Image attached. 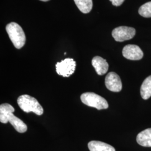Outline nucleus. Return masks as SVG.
<instances>
[{"instance_id": "obj_10", "label": "nucleus", "mask_w": 151, "mask_h": 151, "mask_svg": "<svg viewBox=\"0 0 151 151\" xmlns=\"http://www.w3.org/2000/svg\"><path fill=\"white\" fill-rule=\"evenodd\" d=\"M137 143L143 147H151V128H148L140 132L137 137Z\"/></svg>"}, {"instance_id": "obj_13", "label": "nucleus", "mask_w": 151, "mask_h": 151, "mask_svg": "<svg viewBox=\"0 0 151 151\" xmlns=\"http://www.w3.org/2000/svg\"><path fill=\"white\" fill-rule=\"evenodd\" d=\"M140 95L143 99L147 100L151 96V76L143 81L140 87Z\"/></svg>"}, {"instance_id": "obj_15", "label": "nucleus", "mask_w": 151, "mask_h": 151, "mask_svg": "<svg viewBox=\"0 0 151 151\" xmlns=\"http://www.w3.org/2000/svg\"><path fill=\"white\" fill-rule=\"evenodd\" d=\"M138 12L144 17H151V1L140 6Z\"/></svg>"}, {"instance_id": "obj_1", "label": "nucleus", "mask_w": 151, "mask_h": 151, "mask_svg": "<svg viewBox=\"0 0 151 151\" xmlns=\"http://www.w3.org/2000/svg\"><path fill=\"white\" fill-rule=\"evenodd\" d=\"M17 102L20 109L25 113L32 112L38 115L43 114V107L35 98L31 96L22 95L18 97Z\"/></svg>"}, {"instance_id": "obj_7", "label": "nucleus", "mask_w": 151, "mask_h": 151, "mask_svg": "<svg viewBox=\"0 0 151 151\" xmlns=\"http://www.w3.org/2000/svg\"><path fill=\"white\" fill-rule=\"evenodd\" d=\"M123 55L128 60H137L143 57V53L141 49L136 45L128 44L125 45L123 49Z\"/></svg>"}, {"instance_id": "obj_17", "label": "nucleus", "mask_w": 151, "mask_h": 151, "mask_svg": "<svg viewBox=\"0 0 151 151\" xmlns=\"http://www.w3.org/2000/svg\"><path fill=\"white\" fill-rule=\"evenodd\" d=\"M40 1H44V2H46V1H48L49 0H40Z\"/></svg>"}, {"instance_id": "obj_16", "label": "nucleus", "mask_w": 151, "mask_h": 151, "mask_svg": "<svg viewBox=\"0 0 151 151\" xmlns=\"http://www.w3.org/2000/svg\"><path fill=\"white\" fill-rule=\"evenodd\" d=\"M112 4L115 6H119L121 5L124 2L125 0H110Z\"/></svg>"}, {"instance_id": "obj_2", "label": "nucleus", "mask_w": 151, "mask_h": 151, "mask_svg": "<svg viewBox=\"0 0 151 151\" xmlns=\"http://www.w3.org/2000/svg\"><path fill=\"white\" fill-rule=\"evenodd\" d=\"M6 29L15 47L22 48L26 42L25 35L22 27L16 22H12L6 25Z\"/></svg>"}, {"instance_id": "obj_9", "label": "nucleus", "mask_w": 151, "mask_h": 151, "mask_svg": "<svg viewBox=\"0 0 151 151\" xmlns=\"http://www.w3.org/2000/svg\"><path fill=\"white\" fill-rule=\"evenodd\" d=\"M88 147L90 151H115L113 146L96 140L90 142L88 144Z\"/></svg>"}, {"instance_id": "obj_12", "label": "nucleus", "mask_w": 151, "mask_h": 151, "mask_svg": "<svg viewBox=\"0 0 151 151\" xmlns=\"http://www.w3.org/2000/svg\"><path fill=\"white\" fill-rule=\"evenodd\" d=\"M8 121L14 127V128L19 133H24L27 130V125L25 124L22 120L12 113L8 118Z\"/></svg>"}, {"instance_id": "obj_11", "label": "nucleus", "mask_w": 151, "mask_h": 151, "mask_svg": "<svg viewBox=\"0 0 151 151\" xmlns=\"http://www.w3.org/2000/svg\"><path fill=\"white\" fill-rule=\"evenodd\" d=\"M15 111V109L9 104H3L0 105V122L6 124L8 121L9 116Z\"/></svg>"}, {"instance_id": "obj_3", "label": "nucleus", "mask_w": 151, "mask_h": 151, "mask_svg": "<svg viewBox=\"0 0 151 151\" xmlns=\"http://www.w3.org/2000/svg\"><path fill=\"white\" fill-rule=\"evenodd\" d=\"M81 101L88 106L98 110L108 109L107 101L101 96L93 92H85L81 95Z\"/></svg>"}, {"instance_id": "obj_6", "label": "nucleus", "mask_w": 151, "mask_h": 151, "mask_svg": "<svg viewBox=\"0 0 151 151\" xmlns=\"http://www.w3.org/2000/svg\"><path fill=\"white\" fill-rule=\"evenodd\" d=\"M105 86L113 92H120L122 89V83L119 75L114 72H109L105 77Z\"/></svg>"}, {"instance_id": "obj_8", "label": "nucleus", "mask_w": 151, "mask_h": 151, "mask_svg": "<svg viewBox=\"0 0 151 151\" xmlns=\"http://www.w3.org/2000/svg\"><path fill=\"white\" fill-rule=\"evenodd\" d=\"M92 65L99 75H104L105 74L109 68V65L106 60L99 56H96L93 58Z\"/></svg>"}, {"instance_id": "obj_5", "label": "nucleus", "mask_w": 151, "mask_h": 151, "mask_svg": "<svg viewBox=\"0 0 151 151\" xmlns=\"http://www.w3.org/2000/svg\"><path fill=\"white\" fill-rule=\"evenodd\" d=\"M135 35V30L133 27H119L114 29L112 32V36L116 42H124L133 38Z\"/></svg>"}, {"instance_id": "obj_14", "label": "nucleus", "mask_w": 151, "mask_h": 151, "mask_svg": "<svg viewBox=\"0 0 151 151\" xmlns=\"http://www.w3.org/2000/svg\"><path fill=\"white\" fill-rule=\"evenodd\" d=\"M78 9L84 14L90 12L92 9V0H74Z\"/></svg>"}, {"instance_id": "obj_4", "label": "nucleus", "mask_w": 151, "mask_h": 151, "mask_svg": "<svg viewBox=\"0 0 151 151\" xmlns=\"http://www.w3.org/2000/svg\"><path fill=\"white\" fill-rule=\"evenodd\" d=\"M76 66V63L72 58H66L56 64V71L59 75L68 77L75 72Z\"/></svg>"}]
</instances>
